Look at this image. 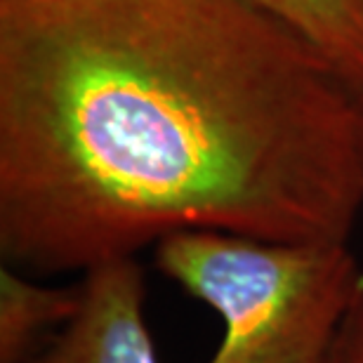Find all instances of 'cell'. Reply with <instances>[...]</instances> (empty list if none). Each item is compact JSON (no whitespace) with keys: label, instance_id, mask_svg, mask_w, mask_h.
<instances>
[{"label":"cell","instance_id":"5","mask_svg":"<svg viewBox=\"0 0 363 363\" xmlns=\"http://www.w3.org/2000/svg\"><path fill=\"white\" fill-rule=\"evenodd\" d=\"M363 92V0H255Z\"/></svg>","mask_w":363,"mask_h":363},{"label":"cell","instance_id":"7","mask_svg":"<svg viewBox=\"0 0 363 363\" xmlns=\"http://www.w3.org/2000/svg\"><path fill=\"white\" fill-rule=\"evenodd\" d=\"M359 101V154H361V168H363V92L357 94Z\"/></svg>","mask_w":363,"mask_h":363},{"label":"cell","instance_id":"1","mask_svg":"<svg viewBox=\"0 0 363 363\" xmlns=\"http://www.w3.org/2000/svg\"><path fill=\"white\" fill-rule=\"evenodd\" d=\"M361 208L357 92L255 0H0L5 264L350 241Z\"/></svg>","mask_w":363,"mask_h":363},{"label":"cell","instance_id":"4","mask_svg":"<svg viewBox=\"0 0 363 363\" xmlns=\"http://www.w3.org/2000/svg\"><path fill=\"white\" fill-rule=\"evenodd\" d=\"M81 286L33 281L12 264L0 269V363H26L76 314Z\"/></svg>","mask_w":363,"mask_h":363},{"label":"cell","instance_id":"2","mask_svg":"<svg viewBox=\"0 0 363 363\" xmlns=\"http://www.w3.org/2000/svg\"><path fill=\"white\" fill-rule=\"evenodd\" d=\"M154 262L224 323L208 363H335L363 295L350 241H269L182 231Z\"/></svg>","mask_w":363,"mask_h":363},{"label":"cell","instance_id":"3","mask_svg":"<svg viewBox=\"0 0 363 363\" xmlns=\"http://www.w3.org/2000/svg\"><path fill=\"white\" fill-rule=\"evenodd\" d=\"M78 286L76 314L26 363H161L147 321V286L137 257L92 267Z\"/></svg>","mask_w":363,"mask_h":363},{"label":"cell","instance_id":"6","mask_svg":"<svg viewBox=\"0 0 363 363\" xmlns=\"http://www.w3.org/2000/svg\"><path fill=\"white\" fill-rule=\"evenodd\" d=\"M335 363H363V295L337 347Z\"/></svg>","mask_w":363,"mask_h":363}]
</instances>
